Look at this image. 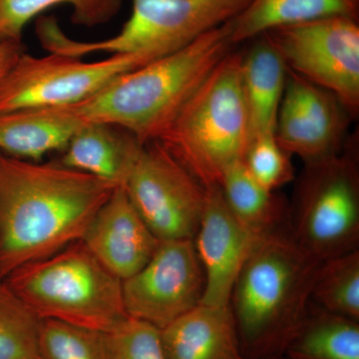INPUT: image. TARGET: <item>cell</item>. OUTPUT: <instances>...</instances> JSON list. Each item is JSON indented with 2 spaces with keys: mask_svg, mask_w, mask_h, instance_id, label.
Segmentation results:
<instances>
[{
  "mask_svg": "<svg viewBox=\"0 0 359 359\" xmlns=\"http://www.w3.org/2000/svg\"><path fill=\"white\" fill-rule=\"evenodd\" d=\"M116 188L58 161L0 152V280L81 241Z\"/></svg>",
  "mask_w": 359,
  "mask_h": 359,
  "instance_id": "6da1fadb",
  "label": "cell"
},
{
  "mask_svg": "<svg viewBox=\"0 0 359 359\" xmlns=\"http://www.w3.org/2000/svg\"><path fill=\"white\" fill-rule=\"evenodd\" d=\"M320 264L287 231H276L257 241L230 299L245 358H283L308 316Z\"/></svg>",
  "mask_w": 359,
  "mask_h": 359,
  "instance_id": "7a4b0ae2",
  "label": "cell"
},
{
  "mask_svg": "<svg viewBox=\"0 0 359 359\" xmlns=\"http://www.w3.org/2000/svg\"><path fill=\"white\" fill-rule=\"evenodd\" d=\"M233 46L229 21L173 53L123 73L73 107L84 123L121 127L143 145L157 141Z\"/></svg>",
  "mask_w": 359,
  "mask_h": 359,
  "instance_id": "3957f363",
  "label": "cell"
},
{
  "mask_svg": "<svg viewBox=\"0 0 359 359\" xmlns=\"http://www.w3.org/2000/svg\"><path fill=\"white\" fill-rule=\"evenodd\" d=\"M157 141L205 189L219 187L249 143L242 54L222 59Z\"/></svg>",
  "mask_w": 359,
  "mask_h": 359,
  "instance_id": "277c9868",
  "label": "cell"
},
{
  "mask_svg": "<svg viewBox=\"0 0 359 359\" xmlns=\"http://www.w3.org/2000/svg\"><path fill=\"white\" fill-rule=\"evenodd\" d=\"M4 282L41 320L108 332L127 318L122 280L82 241L7 276Z\"/></svg>",
  "mask_w": 359,
  "mask_h": 359,
  "instance_id": "5b68a950",
  "label": "cell"
},
{
  "mask_svg": "<svg viewBox=\"0 0 359 359\" xmlns=\"http://www.w3.org/2000/svg\"><path fill=\"white\" fill-rule=\"evenodd\" d=\"M289 218L290 237L321 263L359 250L355 149L306 164Z\"/></svg>",
  "mask_w": 359,
  "mask_h": 359,
  "instance_id": "8992f818",
  "label": "cell"
},
{
  "mask_svg": "<svg viewBox=\"0 0 359 359\" xmlns=\"http://www.w3.org/2000/svg\"><path fill=\"white\" fill-rule=\"evenodd\" d=\"M252 0H132V14L111 39L81 42L68 39V55L82 58L106 52L137 54L154 61L183 48L240 15Z\"/></svg>",
  "mask_w": 359,
  "mask_h": 359,
  "instance_id": "52a82bcc",
  "label": "cell"
},
{
  "mask_svg": "<svg viewBox=\"0 0 359 359\" xmlns=\"http://www.w3.org/2000/svg\"><path fill=\"white\" fill-rule=\"evenodd\" d=\"M287 69L339 98L351 117L359 111V25L346 16L280 26L264 33Z\"/></svg>",
  "mask_w": 359,
  "mask_h": 359,
  "instance_id": "ba28073f",
  "label": "cell"
},
{
  "mask_svg": "<svg viewBox=\"0 0 359 359\" xmlns=\"http://www.w3.org/2000/svg\"><path fill=\"white\" fill-rule=\"evenodd\" d=\"M149 62L137 54L84 62L54 53L34 57L25 52L0 85V113L81 102L123 73Z\"/></svg>",
  "mask_w": 359,
  "mask_h": 359,
  "instance_id": "9c48e42d",
  "label": "cell"
},
{
  "mask_svg": "<svg viewBox=\"0 0 359 359\" xmlns=\"http://www.w3.org/2000/svg\"><path fill=\"white\" fill-rule=\"evenodd\" d=\"M123 187L160 242L194 240L207 189L159 141L143 146Z\"/></svg>",
  "mask_w": 359,
  "mask_h": 359,
  "instance_id": "30bf717a",
  "label": "cell"
},
{
  "mask_svg": "<svg viewBox=\"0 0 359 359\" xmlns=\"http://www.w3.org/2000/svg\"><path fill=\"white\" fill-rule=\"evenodd\" d=\"M205 283L193 240L162 241L146 266L123 280L125 311L163 330L201 304Z\"/></svg>",
  "mask_w": 359,
  "mask_h": 359,
  "instance_id": "8fae6325",
  "label": "cell"
},
{
  "mask_svg": "<svg viewBox=\"0 0 359 359\" xmlns=\"http://www.w3.org/2000/svg\"><path fill=\"white\" fill-rule=\"evenodd\" d=\"M337 96L289 70L275 130L276 141L306 164L344 150L349 118Z\"/></svg>",
  "mask_w": 359,
  "mask_h": 359,
  "instance_id": "7c38bea8",
  "label": "cell"
},
{
  "mask_svg": "<svg viewBox=\"0 0 359 359\" xmlns=\"http://www.w3.org/2000/svg\"><path fill=\"white\" fill-rule=\"evenodd\" d=\"M224 202L219 187L207 189V201L193 242L205 273L201 304L230 306L231 290L257 241Z\"/></svg>",
  "mask_w": 359,
  "mask_h": 359,
  "instance_id": "4fadbf2b",
  "label": "cell"
},
{
  "mask_svg": "<svg viewBox=\"0 0 359 359\" xmlns=\"http://www.w3.org/2000/svg\"><path fill=\"white\" fill-rule=\"evenodd\" d=\"M81 241L122 282L143 269L160 244L123 186L117 187L98 210Z\"/></svg>",
  "mask_w": 359,
  "mask_h": 359,
  "instance_id": "5bb4252c",
  "label": "cell"
},
{
  "mask_svg": "<svg viewBox=\"0 0 359 359\" xmlns=\"http://www.w3.org/2000/svg\"><path fill=\"white\" fill-rule=\"evenodd\" d=\"M167 359H248L231 306L199 304L160 330Z\"/></svg>",
  "mask_w": 359,
  "mask_h": 359,
  "instance_id": "9a60e30c",
  "label": "cell"
},
{
  "mask_svg": "<svg viewBox=\"0 0 359 359\" xmlns=\"http://www.w3.org/2000/svg\"><path fill=\"white\" fill-rule=\"evenodd\" d=\"M85 124L72 104L0 113V152L41 162L51 152H62Z\"/></svg>",
  "mask_w": 359,
  "mask_h": 359,
  "instance_id": "2e32d148",
  "label": "cell"
},
{
  "mask_svg": "<svg viewBox=\"0 0 359 359\" xmlns=\"http://www.w3.org/2000/svg\"><path fill=\"white\" fill-rule=\"evenodd\" d=\"M143 146L121 127L86 123L71 138L58 162L121 187L126 183Z\"/></svg>",
  "mask_w": 359,
  "mask_h": 359,
  "instance_id": "e0dca14e",
  "label": "cell"
},
{
  "mask_svg": "<svg viewBox=\"0 0 359 359\" xmlns=\"http://www.w3.org/2000/svg\"><path fill=\"white\" fill-rule=\"evenodd\" d=\"M254 39V44L247 53L242 54V82L249 123V143L257 137L275 133L289 73L282 56L266 34Z\"/></svg>",
  "mask_w": 359,
  "mask_h": 359,
  "instance_id": "ac0fdd59",
  "label": "cell"
},
{
  "mask_svg": "<svg viewBox=\"0 0 359 359\" xmlns=\"http://www.w3.org/2000/svg\"><path fill=\"white\" fill-rule=\"evenodd\" d=\"M358 15L359 0H252L230 21L231 39L236 45L280 26L334 16L358 20Z\"/></svg>",
  "mask_w": 359,
  "mask_h": 359,
  "instance_id": "d6986e66",
  "label": "cell"
},
{
  "mask_svg": "<svg viewBox=\"0 0 359 359\" xmlns=\"http://www.w3.org/2000/svg\"><path fill=\"white\" fill-rule=\"evenodd\" d=\"M285 359H359V321L311 306Z\"/></svg>",
  "mask_w": 359,
  "mask_h": 359,
  "instance_id": "ffe728a7",
  "label": "cell"
},
{
  "mask_svg": "<svg viewBox=\"0 0 359 359\" xmlns=\"http://www.w3.org/2000/svg\"><path fill=\"white\" fill-rule=\"evenodd\" d=\"M219 188L229 209L252 233L266 236L283 230L287 214L282 198L257 183L242 161L229 168Z\"/></svg>",
  "mask_w": 359,
  "mask_h": 359,
  "instance_id": "44dd1931",
  "label": "cell"
},
{
  "mask_svg": "<svg viewBox=\"0 0 359 359\" xmlns=\"http://www.w3.org/2000/svg\"><path fill=\"white\" fill-rule=\"evenodd\" d=\"M59 4L72 7V23L93 27L112 20L121 9L123 0H0V42L22 41L25 26Z\"/></svg>",
  "mask_w": 359,
  "mask_h": 359,
  "instance_id": "7402d4cb",
  "label": "cell"
},
{
  "mask_svg": "<svg viewBox=\"0 0 359 359\" xmlns=\"http://www.w3.org/2000/svg\"><path fill=\"white\" fill-rule=\"evenodd\" d=\"M311 302L328 313L359 321V250L320 264Z\"/></svg>",
  "mask_w": 359,
  "mask_h": 359,
  "instance_id": "603a6c76",
  "label": "cell"
},
{
  "mask_svg": "<svg viewBox=\"0 0 359 359\" xmlns=\"http://www.w3.org/2000/svg\"><path fill=\"white\" fill-rule=\"evenodd\" d=\"M41 318L0 280V359H39Z\"/></svg>",
  "mask_w": 359,
  "mask_h": 359,
  "instance_id": "cb8c5ba5",
  "label": "cell"
},
{
  "mask_svg": "<svg viewBox=\"0 0 359 359\" xmlns=\"http://www.w3.org/2000/svg\"><path fill=\"white\" fill-rule=\"evenodd\" d=\"M39 359H106L105 334L55 320H41Z\"/></svg>",
  "mask_w": 359,
  "mask_h": 359,
  "instance_id": "d4e9b609",
  "label": "cell"
},
{
  "mask_svg": "<svg viewBox=\"0 0 359 359\" xmlns=\"http://www.w3.org/2000/svg\"><path fill=\"white\" fill-rule=\"evenodd\" d=\"M290 157L292 156L280 147L273 133L250 141L242 162L257 183L276 192L294 178Z\"/></svg>",
  "mask_w": 359,
  "mask_h": 359,
  "instance_id": "484cf974",
  "label": "cell"
},
{
  "mask_svg": "<svg viewBox=\"0 0 359 359\" xmlns=\"http://www.w3.org/2000/svg\"><path fill=\"white\" fill-rule=\"evenodd\" d=\"M104 334L106 359H167L159 328L146 321L127 316Z\"/></svg>",
  "mask_w": 359,
  "mask_h": 359,
  "instance_id": "4316f807",
  "label": "cell"
},
{
  "mask_svg": "<svg viewBox=\"0 0 359 359\" xmlns=\"http://www.w3.org/2000/svg\"><path fill=\"white\" fill-rule=\"evenodd\" d=\"M23 53L25 46L22 41L0 42V85Z\"/></svg>",
  "mask_w": 359,
  "mask_h": 359,
  "instance_id": "83f0119b",
  "label": "cell"
},
{
  "mask_svg": "<svg viewBox=\"0 0 359 359\" xmlns=\"http://www.w3.org/2000/svg\"><path fill=\"white\" fill-rule=\"evenodd\" d=\"M269 359H285V358H283H283H269Z\"/></svg>",
  "mask_w": 359,
  "mask_h": 359,
  "instance_id": "f1b7e54d",
  "label": "cell"
}]
</instances>
